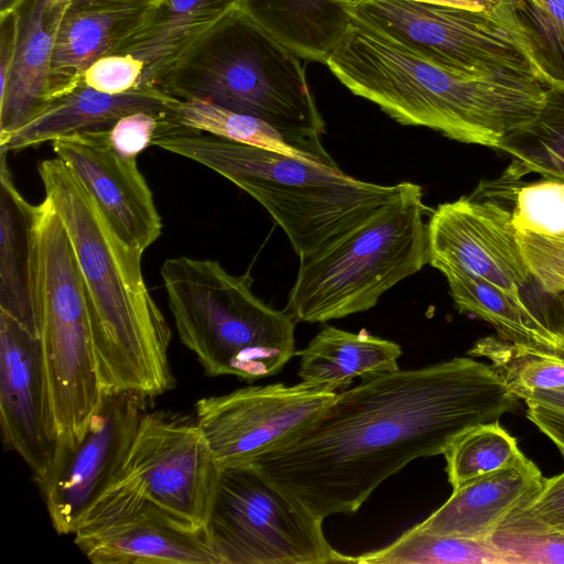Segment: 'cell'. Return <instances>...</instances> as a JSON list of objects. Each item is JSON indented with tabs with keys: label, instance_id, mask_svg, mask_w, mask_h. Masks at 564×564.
I'll use <instances>...</instances> for the list:
<instances>
[{
	"label": "cell",
	"instance_id": "1",
	"mask_svg": "<svg viewBox=\"0 0 564 564\" xmlns=\"http://www.w3.org/2000/svg\"><path fill=\"white\" fill-rule=\"evenodd\" d=\"M517 400L491 366L467 357L368 376L250 464L322 520L352 514L409 463L498 423Z\"/></svg>",
	"mask_w": 564,
	"mask_h": 564
},
{
	"label": "cell",
	"instance_id": "2",
	"mask_svg": "<svg viewBox=\"0 0 564 564\" xmlns=\"http://www.w3.org/2000/svg\"><path fill=\"white\" fill-rule=\"evenodd\" d=\"M325 64L397 122L494 149L538 115L546 90L532 75L447 68L356 21Z\"/></svg>",
	"mask_w": 564,
	"mask_h": 564
},
{
	"label": "cell",
	"instance_id": "3",
	"mask_svg": "<svg viewBox=\"0 0 564 564\" xmlns=\"http://www.w3.org/2000/svg\"><path fill=\"white\" fill-rule=\"evenodd\" d=\"M47 197L70 239L84 282L98 371L106 394L145 399L175 386L171 329L143 279L141 251L128 246L58 159L37 165Z\"/></svg>",
	"mask_w": 564,
	"mask_h": 564
},
{
	"label": "cell",
	"instance_id": "4",
	"mask_svg": "<svg viewBox=\"0 0 564 564\" xmlns=\"http://www.w3.org/2000/svg\"><path fill=\"white\" fill-rule=\"evenodd\" d=\"M220 174L254 198L301 257L333 243L394 197L401 183L380 185L338 166L224 140L165 118L151 142Z\"/></svg>",
	"mask_w": 564,
	"mask_h": 564
},
{
	"label": "cell",
	"instance_id": "5",
	"mask_svg": "<svg viewBox=\"0 0 564 564\" xmlns=\"http://www.w3.org/2000/svg\"><path fill=\"white\" fill-rule=\"evenodd\" d=\"M160 274L178 337L208 376L253 382L295 355V319L254 295L249 271L234 275L215 260L182 256Z\"/></svg>",
	"mask_w": 564,
	"mask_h": 564
},
{
	"label": "cell",
	"instance_id": "6",
	"mask_svg": "<svg viewBox=\"0 0 564 564\" xmlns=\"http://www.w3.org/2000/svg\"><path fill=\"white\" fill-rule=\"evenodd\" d=\"M420 185L399 193L327 247L300 257L285 311L295 322L326 323L373 307L381 295L429 263L431 213Z\"/></svg>",
	"mask_w": 564,
	"mask_h": 564
},
{
	"label": "cell",
	"instance_id": "7",
	"mask_svg": "<svg viewBox=\"0 0 564 564\" xmlns=\"http://www.w3.org/2000/svg\"><path fill=\"white\" fill-rule=\"evenodd\" d=\"M198 75L171 85L178 99H202L257 117L316 162L337 165L322 145L325 122L297 55L242 10L218 35Z\"/></svg>",
	"mask_w": 564,
	"mask_h": 564
},
{
	"label": "cell",
	"instance_id": "8",
	"mask_svg": "<svg viewBox=\"0 0 564 564\" xmlns=\"http://www.w3.org/2000/svg\"><path fill=\"white\" fill-rule=\"evenodd\" d=\"M33 279L57 446L69 447L84 436L106 392L80 270L67 230L47 198L36 210Z\"/></svg>",
	"mask_w": 564,
	"mask_h": 564
},
{
	"label": "cell",
	"instance_id": "9",
	"mask_svg": "<svg viewBox=\"0 0 564 564\" xmlns=\"http://www.w3.org/2000/svg\"><path fill=\"white\" fill-rule=\"evenodd\" d=\"M204 528L218 564L349 562L323 520L252 464L218 468Z\"/></svg>",
	"mask_w": 564,
	"mask_h": 564
},
{
	"label": "cell",
	"instance_id": "10",
	"mask_svg": "<svg viewBox=\"0 0 564 564\" xmlns=\"http://www.w3.org/2000/svg\"><path fill=\"white\" fill-rule=\"evenodd\" d=\"M354 21L457 72L519 73L539 79L509 0L492 12L415 0H359Z\"/></svg>",
	"mask_w": 564,
	"mask_h": 564
},
{
	"label": "cell",
	"instance_id": "11",
	"mask_svg": "<svg viewBox=\"0 0 564 564\" xmlns=\"http://www.w3.org/2000/svg\"><path fill=\"white\" fill-rule=\"evenodd\" d=\"M74 543L95 564H218L204 527L193 525L116 480L85 513Z\"/></svg>",
	"mask_w": 564,
	"mask_h": 564
},
{
	"label": "cell",
	"instance_id": "12",
	"mask_svg": "<svg viewBox=\"0 0 564 564\" xmlns=\"http://www.w3.org/2000/svg\"><path fill=\"white\" fill-rule=\"evenodd\" d=\"M217 470L196 419L156 410L141 416L116 480L133 484L159 507L204 527Z\"/></svg>",
	"mask_w": 564,
	"mask_h": 564
},
{
	"label": "cell",
	"instance_id": "13",
	"mask_svg": "<svg viewBox=\"0 0 564 564\" xmlns=\"http://www.w3.org/2000/svg\"><path fill=\"white\" fill-rule=\"evenodd\" d=\"M145 398L132 392L105 395L74 446H57L40 484L58 534H74L79 521L117 479L124 465Z\"/></svg>",
	"mask_w": 564,
	"mask_h": 564
},
{
	"label": "cell",
	"instance_id": "14",
	"mask_svg": "<svg viewBox=\"0 0 564 564\" xmlns=\"http://www.w3.org/2000/svg\"><path fill=\"white\" fill-rule=\"evenodd\" d=\"M337 393L302 381L249 386L199 399L195 419L218 468L245 465L314 419Z\"/></svg>",
	"mask_w": 564,
	"mask_h": 564
},
{
	"label": "cell",
	"instance_id": "15",
	"mask_svg": "<svg viewBox=\"0 0 564 564\" xmlns=\"http://www.w3.org/2000/svg\"><path fill=\"white\" fill-rule=\"evenodd\" d=\"M429 264L488 281L513 296L531 276L512 213L495 199L463 196L427 220Z\"/></svg>",
	"mask_w": 564,
	"mask_h": 564
},
{
	"label": "cell",
	"instance_id": "16",
	"mask_svg": "<svg viewBox=\"0 0 564 564\" xmlns=\"http://www.w3.org/2000/svg\"><path fill=\"white\" fill-rule=\"evenodd\" d=\"M0 424L8 449L30 467L40 485L57 447L40 336L0 312Z\"/></svg>",
	"mask_w": 564,
	"mask_h": 564
},
{
	"label": "cell",
	"instance_id": "17",
	"mask_svg": "<svg viewBox=\"0 0 564 564\" xmlns=\"http://www.w3.org/2000/svg\"><path fill=\"white\" fill-rule=\"evenodd\" d=\"M52 149L128 246L144 252L161 236V217L135 158L113 148L109 130L58 138Z\"/></svg>",
	"mask_w": 564,
	"mask_h": 564
},
{
	"label": "cell",
	"instance_id": "18",
	"mask_svg": "<svg viewBox=\"0 0 564 564\" xmlns=\"http://www.w3.org/2000/svg\"><path fill=\"white\" fill-rule=\"evenodd\" d=\"M246 4L235 0H161L149 4L116 41L112 53L144 63L140 87L155 85L191 61Z\"/></svg>",
	"mask_w": 564,
	"mask_h": 564
},
{
	"label": "cell",
	"instance_id": "19",
	"mask_svg": "<svg viewBox=\"0 0 564 564\" xmlns=\"http://www.w3.org/2000/svg\"><path fill=\"white\" fill-rule=\"evenodd\" d=\"M149 4L143 0H72L56 7L48 104L82 85L86 69L111 53L118 37Z\"/></svg>",
	"mask_w": 564,
	"mask_h": 564
},
{
	"label": "cell",
	"instance_id": "20",
	"mask_svg": "<svg viewBox=\"0 0 564 564\" xmlns=\"http://www.w3.org/2000/svg\"><path fill=\"white\" fill-rule=\"evenodd\" d=\"M544 478L523 454L512 464L453 489L451 497L415 528L465 539L486 540L510 513L528 503Z\"/></svg>",
	"mask_w": 564,
	"mask_h": 564
},
{
	"label": "cell",
	"instance_id": "21",
	"mask_svg": "<svg viewBox=\"0 0 564 564\" xmlns=\"http://www.w3.org/2000/svg\"><path fill=\"white\" fill-rule=\"evenodd\" d=\"M177 99L154 87L110 95L82 84L0 139V151H19L80 132L108 131L121 117L132 112L163 115Z\"/></svg>",
	"mask_w": 564,
	"mask_h": 564
},
{
	"label": "cell",
	"instance_id": "22",
	"mask_svg": "<svg viewBox=\"0 0 564 564\" xmlns=\"http://www.w3.org/2000/svg\"><path fill=\"white\" fill-rule=\"evenodd\" d=\"M7 153L0 151V312L40 336L33 279L37 205L17 189Z\"/></svg>",
	"mask_w": 564,
	"mask_h": 564
},
{
	"label": "cell",
	"instance_id": "23",
	"mask_svg": "<svg viewBox=\"0 0 564 564\" xmlns=\"http://www.w3.org/2000/svg\"><path fill=\"white\" fill-rule=\"evenodd\" d=\"M56 7L31 0L21 15L11 73L0 88V139L30 121L48 104Z\"/></svg>",
	"mask_w": 564,
	"mask_h": 564
},
{
	"label": "cell",
	"instance_id": "24",
	"mask_svg": "<svg viewBox=\"0 0 564 564\" xmlns=\"http://www.w3.org/2000/svg\"><path fill=\"white\" fill-rule=\"evenodd\" d=\"M358 1L246 0V9L300 58L325 64L351 26Z\"/></svg>",
	"mask_w": 564,
	"mask_h": 564
},
{
	"label": "cell",
	"instance_id": "25",
	"mask_svg": "<svg viewBox=\"0 0 564 564\" xmlns=\"http://www.w3.org/2000/svg\"><path fill=\"white\" fill-rule=\"evenodd\" d=\"M300 356L297 376L310 386L336 391L356 377L365 378L399 369L401 347L366 330L347 332L324 325Z\"/></svg>",
	"mask_w": 564,
	"mask_h": 564
},
{
	"label": "cell",
	"instance_id": "26",
	"mask_svg": "<svg viewBox=\"0 0 564 564\" xmlns=\"http://www.w3.org/2000/svg\"><path fill=\"white\" fill-rule=\"evenodd\" d=\"M460 313L489 323L509 343L564 354V340L523 301L499 286L455 270L442 271Z\"/></svg>",
	"mask_w": 564,
	"mask_h": 564
},
{
	"label": "cell",
	"instance_id": "27",
	"mask_svg": "<svg viewBox=\"0 0 564 564\" xmlns=\"http://www.w3.org/2000/svg\"><path fill=\"white\" fill-rule=\"evenodd\" d=\"M511 156L507 181L535 173L564 181V85H549L538 115L509 134L499 149Z\"/></svg>",
	"mask_w": 564,
	"mask_h": 564
},
{
	"label": "cell",
	"instance_id": "28",
	"mask_svg": "<svg viewBox=\"0 0 564 564\" xmlns=\"http://www.w3.org/2000/svg\"><path fill=\"white\" fill-rule=\"evenodd\" d=\"M163 116L178 126L224 140L316 162L308 154L288 143L268 122L206 100L177 99Z\"/></svg>",
	"mask_w": 564,
	"mask_h": 564
},
{
	"label": "cell",
	"instance_id": "29",
	"mask_svg": "<svg viewBox=\"0 0 564 564\" xmlns=\"http://www.w3.org/2000/svg\"><path fill=\"white\" fill-rule=\"evenodd\" d=\"M350 564H505L503 555L488 540L441 535L412 527L392 543L360 555Z\"/></svg>",
	"mask_w": 564,
	"mask_h": 564
},
{
	"label": "cell",
	"instance_id": "30",
	"mask_svg": "<svg viewBox=\"0 0 564 564\" xmlns=\"http://www.w3.org/2000/svg\"><path fill=\"white\" fill-rule=\"evenodd\" d=\"M467 355L489 359L517 399L525 400L540 390L564 391V354L486 337Z\"/></svg>",
	"mask_w": 564,
	"mask_h": 564
},
{
	"label": "cell",
	"instance_id": "31",
	"mask_svg": "<svg viewBox=\"0 0 564 564\" xmlns=\"http://www.w3.org/2000/svg\"><path fill=\"white\" fill-rule=\"evenodd\" d=\"M511 15L539 79L564 85V0H509Z\"/></svg>",
	"mask_w": 564,
	"mask_h": 564
},
{
	"label": "cell",
	"instance_id": "32",
	"mask_svg": "<svg viewBox=\"0 0 564 564\" xmlns=\"http://www.w3.org/2000/svg\"><path fill=\"white\" fill-rule=\"evenodd\" d=\"M448 482L463 484L512 464L522 452L498 423L478 425L456 440L443 454Z\"/></svg>",
	"mask_w": 564,
	"mask_h": 564
},
{
	"label": "cell",
	"instance_id": "33",
	"mask_svg": "<svg viewBox=\"0 0 564 564\" xmlns=\"http://www.w3.org/2000/svg\"><path fill=\"white\" fill-rule=\"evenodd\" d=\"M512 221L517 231L554 236L564 232V181H542L520 186L513 198Z\"/></svg>",
	"mask_w": 564,
	"mask_h": 564
},
{
	"label": "cell",
	"instance_id": "34",
	"mask_svg": "<svg viewBox=\"0 0 564 564\" xmlns=\"http://www.w3.org/2000/svg\"><path fill=\"white\" fill-rule=\"evenodd\" d=\"M502 531L564 533V471L543 480L540 491L497 527Z\"/></svg>",
	"mask_w": 564,
	"mask_h": 564
},
{
	"label": "cell",
	"instance_id": "35",
	"mask_svg": "<svg viewBox=\"0 0 564 564\" xmlns=\"http://www.w3.org/2000/svg\"><path fill=\"white\" fill-rule=\"evenodd\" d=\"M505 564H564V533L495 531L488 539Z\"/></svg>",
	"mask_w": 564,
	"mask_h": 564
},
{
	"label": "cell",
	"instance_id": "36",
	"mask_svg": "<svg viewBox=\"0 0 564 564\" xmlns=\"http://www.w3.org/2000/svg\"><path fill=\"white\" fill-rule=\"evenodd\" d=\"M144 63L129 54H106L96 59L83 76L84 85L101 93L118 95L141 86Z\"/></svg>",
	"mask_w": 564,
	"mask_h": 564
},
{
	"label": "cell",
	"instance_id": "37",
	"mask_svg": "<svg viewBox=\"0 0 564 564\" xmlns=\"http://www.w3.org/2000/svg\"><path fill=\"white\" fill-rule=\"evenodd\" d=\"M162 115L137 111L121 117L109 130L113 148L122 155L135 158L151 144Z\"/></svg>",
	"mask_w": 564,
	"mask_h": 564
},
{
	"label": "cell",
	"instance_id": "38",
	"mask_svg": "<svg viewBox=\"0 0 564 564\" xmlns=\"http://www.w3.org/2000/svg\"><path fill=\"white\" fill-rule=\"evenodd\" d=\"M524 401L528 419L557 446L564 457V391L540 390Z\"/></svg>",
	"mask_w": 564,
	"mask_h": 564
},
{
	"label": "cell",
	"instance_id": "39",
	"mask_svg": "<svg viewBox=\"0 0 564 564\" xmlns=\"http://www.w3.org/2000/svg\"><path fill=\"white\" fill-rule=\"evenodd\" d=\"M434 4L465 8L470 10L492 12L503 0H415Z\"/></svg>",
	"mask_w": 564,
	"mask_h": 564
},
{
	"label": "cell",
	"instance_id": "40",
	"mask_svg": "<svg viewBox=\"0 0 564 564\" xmlns=\"http://www.w3.org/2000/svg\"><path fill=\"white\" fill-rule=\"evenodd\" d=\"M560 304V324L554 327V330L560 334L564 340V292L556 295Z\"/></svg>",
	"mask_w": 564,
	"mask_h": 564
},
{
	"label": "cell",
	"instance_id": "41",
	"mask_svg": "<svg viewBox=\"0 0 564 564\" xmlns=\"http://www.w3.org/2000/svg\"><path fill=\"white\" fill-rule=\"evenodd\" d=\"M20 0H0L1 19L9 15L18 6Z\"/></svg>",
	"mask_w": 564,
	"mask_h": 564
},
{
	"label": "cell",
	"instance_id": "42",
	"mask_svg": "<svg viewBox=\"0 0 564 564\" xmlns=\"http://www.w3.org/2000/svg\"><path fill=\"white\" fill-rule=\"evenodd\" d=\"M48 1L51 2L52 6L58 7V6H61V4L65 3V2L72 1V0H48ZM143 1H147V2H149L151 4H153V3L159 2L160 0H143Z\"/></svg>",
	"mask_w": 564,
	"mask_h": 564
}]
</instances>
